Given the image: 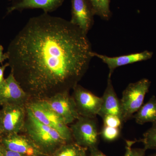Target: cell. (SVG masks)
<instances>
[{"label": "cell", "instance_id": "7c38bea8", "mask_svg": "<svg viewBox=\"0 0 156 156\" xmlns=\"http://www.w3.org/2000/svg\"><path fill=\"white\" fill-rule=\"evenodd\" d=\"M92 56L93 57H96L99 58L104 63L107 65L109 70L108 75L112 76L115 70L117 68L139 62L148 60L152 57L153 53L148 50H145L140 53L110 57L93 52Z\"/></svg>", "mask_w": 156, "mask_h": 156}, {"label": "cell", "instance_id": "83f0119b", "mask_svg": "<svg viewBox=\"0 0 156 156\" xmlns=\"http://www.w3.org/2000/svg\"><path fill=\"white\" fill-rule=\"evenodd\" d=\"M2 135V129H1V124H0V137Z\"/></svg>", "mask_w": 156, "mask_h": 156}, {"label": "cell", "instance_id": "9c48e42d", "mask_svg": "<svg viewBox=\"0 0 156 156\" xmlns=\"http://www.w3.org/2000/svg\"><path fill=\"white\" fill-rule=\"evenodd\" d=\"M30 101L28 94L10 73L8 77L0 84V105H25Z\"/></svg>", "mask_w": 156, "mask_h": 156}, {"label": "cell", "instance_id": "484cf974", "mask_svg": "<svg viewBox=\"0 0 156 156\" xmlns=\"http://www.w3.org/2000/svg\"><path fill=\"white\" fill-rule=\"evenodd\" d=\"M5 147L0 143V156H5Z\"/></svg>", "mask_w": 156, "mask_h": 156}, {"label": "cell", "instance_id": "277c9868", "mask_svg": "<svg viewBox=\"0 0 156 156\" xmlns=\"http://www.w3.org/2000/svg\"><path fill=\"white\" fill-rule=\"evenodd\" d=\"M26 106L36 118L46 126L55 129L66 140L72 142V134L69 127L43 100H30Z\"/></svg>", "mask_w": 156, "mask_h": 156}, {"label": "cell", "instance_id": "2e32d148", "mask_svg": "<svg viewBox=\"0 0 156 156\" xmlns=\"http://www.w3.org/2000/svg\"><path fill=\"white\" fill-rule=\"evenodd\" d=\"M92 8L94 15L101 19L108 21L111 18L112 12L110 4L111 0H87Z\"/></svg>", "mask_w": 156, "mask_h": 156}, {"label": "cell", "instance_id": "d6986e66", "mask_svg": "<svg viewBox=\"0 0 156 156\" xmlns=\"http://www.w3.org/2000/svg\"><path fill=\"white\" fill-rule=\"evenodd\" d=\"M121 129L105 126H103L99 134L104 140L107 141H113L119 138Z\"/></svg>", "mask_w": 156, "mask_h": 156}, {"label": "cell", "instance_id": "ba28073f", "mask_svg": "<svg viewBox=\"0 0 156 156\" xmlns=\"http://www.w3.org/2000/svg\"><path fill=\"white\" fill-rule=\"evenodd\" d=\"M73 96L78 114L81 116L94 118L98 115L102 104V98L77 84L73 89Z\"/></svg>", "mask_w": 156, "mask_h": 156}, {"label": "cell", "instance_id": "4316f807", "mask_svg": "<svg viewBox=\"0 0 156 156\" xmlns=\"http://www.w3.org/2000/svg\"><path fill=\"white\" fill-rule=\"evenodd\" d=\"M80 156H87V155H86L85 150H84L83 151V153H82V154H81V155Z\"/></svg>", "mask_w": 156, "mask_h": 156}, {"label": "cell", "instance_id": "ffe728a7", "mask_svg": "<svg viewBox=\"0 0 156 156\" xmlns=\"http://www.w3.org/2000/svg\"><path fill=\"white\" fill-rule=\"evenodd\" d=\"M138 140H126V152L124 156H145L146 150L143 148H134L132 146Z\"/></svg>", "mask_w": 156, "mask_h": 156}, {"label": "cell", "instance_id": "52a82bcc", "mask_svg": "<svg viewBox=\"0 0 156 156\" xmlns=\"http://www.w3.org/2000/svg\"><path fill=\"white\" fill-rule=\"evenodd\" d=\"M41 100L44 101L68 126L75 122L80 117L74 100L69 92H60Z\"/></svg>", "mask_w": 156, "mask_h": 156}, {"label": "cell", "instance_id": "cb8c5ba5", "mask_svg": "<svg viewBox=\"0 0 156 156\" xmlns=\"http://www.w3.org/2000/svg\"><path fill=\"white\" fill-rule=\"evenodd\" d=\"M3 51H4V48H3V46L2 45L0 44V63H2L6 60L8 59V56L7 53H3Z\"/></svg>", "mask_w": 156, "mask_h": 156}, {"label": "cell", "instance_id": "6da1fadb", "mask_svg": "<svg viewBox=\"0 0 156 156\" xmlns=\"http://www.w3.org/2000/svg\"><path fill=\"white\" fill-rule=\"evenodd\" d=\"M87 35L69 20L44 13L32 17L7 52L11 72L30 100L69 92L93 58Z\"/></svg>", "mask_w": 156, "mask_h": 156}, {"label": "cell", "instance_id": "3957f363", "mask_svg": "<svg viewBox=\"0 0 156 156\" xmlns=\"http://www.w3.org/2000/svg\"><path fill=\"white\" fill-rule=\"evenodd\" d=\"M151 85L148 79L144 78L127 86L122 92L121 101L124 122L133 118V115L143 105L146 95Z\"/></svg>", "mask_w": 156, "mask_h": 156}, {"label": "cell", "instance_id": "7a4b0ae2", "mask_svg": "<svg viewBox=\"0 0 156 156\" xmlns=\"http://www.w3.org/2000/svg\"><path fill=\"white\" fill-rule=\"evenodd\" d=\"M27 107V106H26ZM22 131L46 155L57 150L67 143L55 129L44 125L37 119L28 108Z\"/></svg>", "mask_w": 156, "mask_h": 156}, {"label": "cell", "instance_id": "d4e9b609", "mask_svg": "<svg viewBox=\"0 0 156 156\" xmlns=\"http://www.w3.org/2000/svg\"><path fill=\"white\" fill-rule=\"evenodd\" d=\"M4 152H5V156H26L22 154H20L19 153L7 149L5 147Z\"/></svg>", "mask_w": 156, "mask_h": 156}, {"label": "cell", "instance_id": "30bf717a", "mask_svg": "<svg viewBox=\"0 0 156 156\" xmlns=\"http://www.w3.org/2000/svg\"><path fill=\"white\" fill-rule=\"evenodd\" d=\"M0 143L7 149L26 156L47 155L26 135L14 134L2 135Z\"/></svg>", "mask_w": 156, "mask_h": 156}, {"label": "cell", "instance_id": "603a6c76", "mask_svg": "<svg viewBox=\"0 0 156 156\" xmlns=\"http://www.w3.org/2000/svg\"><path fill=\"white\" fill-rule=\"evenodd\" d=\"M9 64L8 62L3 65L2 66H0V84H2L5 80L4 73H5V70L6 69L7 67H9Z\"/></svg>", "mask_w": 156, "mask_h": 156}, {"label": "cell", "instance_id": "9a60e30c", "mask_svg": "<svg viewBox=\"0 0 156 156\" xmlns=\"http://www.w3.org/2000/svg\"><path fill=\"white\" fill-rule=\"evenodd\" d=\"M133 118L139 125L156 122V97L153 95L146 103L143 105Z\"/></svg>", "mask_w": 156, "mask_h": 156}, {"label": "cell", "instance_id": "5b68a950", "mask_svg": "<svg viewBox=\"0 0 156 156\" xmlns=\"http://www.w3.org/2000/svg\"><path fill=\"white\" fill-rule=\"evenodd\" d=\"M73 139L80 147L89 148L97 147L100 135L94 118L80 116L70 127Z\"/></svg>", "mask_w": 156, "mask_h": 156}, {"label": "cell", "instance_id": "8992f818", "mask_svg": "<svg viewBox=\"0 0 156 156\" xmlns=\"http://www.w3.org/2000/svg\"><path fill=\"white\" fill-rule=\"evenodd\" d=\"M27 110L25 105H7L0 110L2 135L19 134L25 124Z\"/></svg>", "mask_w": 156, "mask_h": 156}, {"label": "cell", "instance_id": "44dd1931", "mask_svg": "<svg viewBox=\"0 0 156 156\" xmlns=\"http://www.w3.org/2000/svg\"><path fill=\"white\" fill-rule=\"evenodd\" d=\"M102 119H103L104 126L122 129L124 122L119 117L112 115H107Z\"/></svg>", "mask_w": 156, "mask_h": 156}, {"label": "cell", "instance_id": "5bb4252c", "mask_svg": "<svg viewBox=\"0 0 156 156\" xmlns=\"http://www.w3.org/2000/svg\"><path fill=\"white\" fill-rule=\"evenodd\" d=\"M64 0H12L11 5L7 9V14L15 11L25 9H41L44 13L53 12L63 4Z\"/></svg>", "mask_w": 156, "mask_h": 156}, {"label": "cell", "instance_id": "e0dca14e", "mask_svg": "<svg viewBox=\"0 0 156 156\" xmlns=\"http://www.w3.org/2000/svg\"><path fill=\"white\" fill-rule=\"evenodd\" d=\"M85 150L84 148L72 142L67 143L54 152L53 156H80Z\"/></svg>", "mask_w": 156, "mask_h": 156}, {"label": "cell", "instance_id": "8fae6325", "mask_svg": "<svg viewBox=\"0 0 156 156\" xmlns=\"http://www.w3.org/2000/svg\"><path fill=\"white\" fill-rule=\"evenodd\" d=\"M95 16L87 0H71L70 22L87 35L94 25Z\"/></svg>", "mask_w": 156, "mask_h": 156}, {"label": "cell", "instance_id": "ac0fdd59", "mask_svg": "<svg viewBox=\"0 0 156 156\" xmlns=\"http://www.w3.org/2000/svg\"><path fill=\"white\" fill-rule=\"evenodd\" d=\"M142 142L144 148L156 151V122L144 134L143 138L139 140Z\"/></svg>", "mask_w": 156, "mask_h": 156}, {"label": "cell", "instance_id": "f1b7e54d", "mask_svg": "<svg viewBox=\"0 0 156 156\" xmlns=\"http://www.w3.org/2000/svg\"><path fill=\"white\" fill-rule=\"evenodd\" d=\"M150 156H156V152L155 153L153 154H151V155Z\"/></svg>", "mask_w": 156, "mask_h": 156}, {"label": "cell", "instance_id": "7402d4cb", "mask_svg": "<svg viewBox=\"0 0 156 156\" xmlns=\"http://www.w3.org/2000/svg\"><path fill=\"white\" fill-rule=\"evenodd\" d=\"M89 149L91 153V156H107L101 151L98 150L97 147L90 148Z\"/></svg>", "mask_w": 156, "mask_h": 156}, {"label": "cell", "instance_id": "4fadbf2b", "mask_svg": "<svg viewBox=\"0 0 156 156\" xmlns=\"http://www.w3.org/2000/svg\"><path fill=\"white\" fill-rule=\"evenodd\" d=\"M111 76L108 75L106 89L101 97L102 104L98 115L102 118L107 115H112L119 117L123 121L121 101L114 88Z\"/></svg>", "mask_w": 156, "mask_h": 156}]
</instances>
